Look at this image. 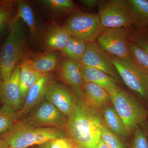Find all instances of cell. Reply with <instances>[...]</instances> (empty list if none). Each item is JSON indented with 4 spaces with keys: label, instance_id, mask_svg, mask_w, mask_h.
<instances>
[{
    "label": "cell",
    "instance_id": "6da1fadb",
    "mask_svg": "<svg viewBox=\"0 0 148 148\" xmlns=\"http://www.w3.org/2000/svg\"><path fill=\"white\" fill-rule=\"evenodd\" d=\"M103 124L100 111L78 99L68 117L66 131L77 148H98Z\"/></svg>",
    "mask_w": 148,
    "mask_h": 148
},
{
    "label": "cell",
    "instance_id": "7a4b0ae2",
    "mask_svg": "<svg viewBox=\"0 0 148 148\" xmlns=\"http://www.w3.org/2000/svg\"><path fill=\"white\" fill-rule=\"evenodd\" d=\"M30 51L26 35L20 18L11 24L8 35L0 49V80L8 79L14 69L20 62L29 59Z\"/></svg>",
    "mask_w": 148,
    "mask_h": 148
},
{
    "label": "cell",
    "instance_id": "3957f363",
    "mask_svg": "<svg viewBox=\"0 0 148 148\" xmlns=\"http://www.w3.org/2000/svg\"><path fill=\"white\" fill-rule=\"evenodd\" d=\"M68 137L62 128L37 127L28 124L23 119L18 120L0 138L13 148H26L41 145L55 138Z\"/></svg>",
    "mask_w": 148,
    "mask_h": 148
},
{
    "label": "cell",
    "instance_id": "277c9868",
    "mask_svg": "<svg viewBox=\"0 0 148 148\" xmlns=\"http://www.w3.org/2000/svg\"><path fill=\"white\" fill-rule=\"evenodd\" d=\"M111 102L123 122L128 135L148 119V110L140 101L119 88L110 94Z\"/></svg>",
    "mask_w": 148,
    "mask_h": 148
},
{
    "label": "cell",
    "instance_id": "5b68a950",
    "mask_svg": "<svg viewBox=\"0 0 148 148\" xmlns=\"http://www.w3.org/2000/svg\"><path fill=\"white\" fill-rule=\"evenodd\" d=\"M112 57L125 84L148 106V71L138 65L131 56L125 59Z\"/></svg>",
    "mask_w": 148,
    "mask_h": 148
},
{
    "label": "cell",
    "instance_id": "8992f818",
    "mask_svg": "<svg viewBox=\"0 0 148 148\" xmlns=\"http://www.w3.org/2000/svg\"><path fill=\"white\" fill-rule=\"evenodd\" d=\"M71 36L86 43L95 42L106 29L98 14L75 12L64 25Z\"/></svg>",
    "mask_w": 148,
    "mask_h": 148
},
{
    "label": "cell",
    "instance_id": "52a82bcc",
    "mask_svg": "<svg viewBox=\"0 0 148 148\" xmlns=\"http://www.w3.org/2000/svg\"><path fill=\"white\" fill-rule=\"evenodd\" d=\"M98 15L106 29L124 28L131 25V18L126 1H100Z\"/></svg>",
    "mask_w": 148,
    "mask_h": 148
},
{
    "label": "cell",
    "instance_id": "ba28073f",
    "mask_svg": "<svg viewBox=\"0 0 148 148\" xmlns=\"http://www.w3.org/2000/svg\"><path fill=\"white\" fill-rule=\"evenodd\" d=\"M23 120L37 127L62 128L66 126L68 117L50 102L44 99L37 104Z\"/></svg>",
    "mask_w": 148,
    "mask_h": 148
},
{
    "label": "cell",
    "instance_id": "9c48e42d",
    "mask_svg": "<svg viewBox=\"0 0 148 148\" xmlns=\"http://www.w3.org/2000/svg\"><path fill=\"white\" fill-rule=\"evenodd\" d=\"M127 35L125 28L106 29L98 37L97 42L110 55L125 59L131 56Z\"/></svg>",
    "mask_w": 148,
    "mask_h": 148
},
{
    "label": "cell",
    "instance_id": "30bf717a",
    "mask_svg": "<svg viewBox=\"0 0 148 148\" xmlns=\"http://www.w3.org/2000/svg\"><path fill=\"white\" fill-rule=\"evenodd\" d=\"M79 63L100 70L115 80L119 78L112 56L98 42L87 43L85 51Z\"/></svg>",
    "mask_w": 148,
    "mask_h": 148
},
{
    "label": "cell",
    "instance_id": "8fae6325",
    "mask_svg": "<svg viewBox=\"0 0 148 148\" xmlns=\"http://www.w3.org/2000/svg\"><path fill=\"white\" fill-rule=\"evenodd\" d=\"M66 86L55 82L48 89L45 99L68 117L76 105L78 98Z\"/></svg>",
    "mask_w": 148,
    "mask_h": 148
},
{
    "label": "cell",
    "instance_id": "7c38bea8",
    "mask_svg": "<svg viewBox=\"0 0 148 148\" xmlns=\"http://www.w3.org/2000/svg\"><path fill=\"white\" fill-rule=\"evenodd\" d=\"M20 72V65L18 64L8 79L0 81V99L3 104L17 112L20 110L23 105L19 86Z\"/></svg>",
    "mask_w": 148,
    "mask_h": 148
},
{
    "label": "cell",
    "instance_id": "4fadbf2b",
    "mask_svg": "<svg viewBox=\"0 0 148 148\" xmlns=\"http://www.w3.org/2000/svg\"><path fill=\"white\" fill-rule=\"evenodd\" d=\"M55 82L53 74H45L38 80L29 89L23 106L18 112L19 119L25 117L36 105L44 99L51 85Z\"/></svg>",
    "mask_w": 148,
    "mask_h": 148
},
{
    "label": "cell",
    "instance_id": "5bb4252c",
    "mask_svg": "<svg viewBox=\"0 0 148 148\" xmlns=\"http://www.w3.org/2000/svg\"><path fill=\"white\" fill-rule=\"evenodd\" d=\"M59 74L62 80L72 88L78 99L82 100L85 83L81 64L67 59L60 65Z\"/></svg>",
    "mask_w": 148,
    "mask_h": 148
},
{
    "label": "cell",
    "instance_id": "9a60e30c",
    "mask_svg": "<svg viewBox=\"0 0 148 148\" xmlns=\"http://www.w3.org/2000/svg\"><path fill=\"white\" fill-rule=\"evenodd\" d=\"M71 37L65 26L53 25L45 29L40 40L43 48L47 52L61 51Z\"/></svg>",
    "mask_w": 148,
    "mask_h": 148
},
{
    "label": "cell",
    "instance_id": "2e32d148",
    "mask_svg": "<svg viewBox=\"0 0 148 148\" xmlns=\"http://www.w3.org/2000/svg\"><path fill=\"white\" fill-rule=\"evenodd\" d=\"M82 101L87 106L100 111L111 101L110 93L103 88L92 83H85Z\"/></svg>",
    "mask_w": 148,
    "mask_h": 148
},
{
    "label": "cell",
    "instance_id": "e0dca14e",
    "mask_svg": "<svg viewBox=\"0 0 148 148\" xmlns=\"http://www.w3.org/2000/svg\"><path fill=\"white\" fill-rule=\"evenodd\" d=\"M16 8L15 19L21 18L27 24L32 40H40L45 29L40 25L34 12L29 2L26 1H16Z\"/></svg>",
    "mask_w": 148,
    "mask_h": 148
},
{
    "label": "cell",
    "instance_id": "ac0fdd59",
    "mask_svg": "<svg viewBox=\"0 0 148 148\" xmlns=\"http://www.w3.org/2000/svg\"><path fill=\"white\" fill-rule=\"evenodd\" d=\"M82 65L83 79L84 83H92L101 86L110 94L119 89L116 80L100 70Z\"/></svg>",
    "mask_w": 148,
    "mask_h": 148
},
{
    "label": "cell",
    "instance_id": "d6986e66",
    "mask_svg": "<svg viewBox=\"0 0 148 148\" xmlns=\"http://www.w3.org/2000/svg\"><path fill=\"white\" fill-rule=\"evenodd\" d=\"M29 66L35 71L42 74L51 73L58 68L59 57L54 51L47 52L34 58L26 60Z\"/></svg>",
    "mask_w": 148,
    "mask_h": 148
},
{
    "label": "cell",
    "instance_id": "ffe728a7",
    "mask_svg": "<svg viewBox=\"0 0 148 148\" xmlns=\"http://www.w3.org/2000/svg\"><path fill=\"white\" fill-rule=\"evenodd\" d=\"M127 6L131 18V25L148 27V1L147 0H127Z\"/></svg>",
    "mask_w": 148,
    "mask_h": 148
},
{
    "label": "cell",
    "instance_id": "44dd1931",
    "mask_svg": "<svg viewBox=\"0 0 148 148\" xmlns=\"http://www.w3.org/2000/svg\"><path fill=\"white\" fill-rule=\"evenodd\" d=\"M102 110L103 123L112 132L120 137L129 136L123 122L113 106L108 105Z\"/></svg>",
    "mask_w": 148,
    "mask_h": 148
},
{
    "label": "cell",
    "instance_id": "7402d4cb",
    "mask_svg": "<svg viewBox=\"0 0 148 148\" xmlns=\"http://www.w3.org/2000/svg\"><path fill=\"white\" fill-rule=\"evenodd\" d=\"M20 67L19 86L21 99L24 103L31 87L44 74L35 71L29 66L26 60L19 64Z\"/></svg>",
    "mask_w": 148,
    "mask_h": 148
},
{
    "label": "cell",
    "instance_id": "603a6c76",
    "mask_svg": "<svg viewBox=\"0 0 148 148\" xmlns=\"http://www.w3.org/2000/svg\"><path fill=\"white\" fill-rule=\"evenodd\" d=\"M38 2L54 16L71 13L75 9V5L71 0H41Z\"/></svg>",
    "mask_w": 148,
    "mask_h": 148
},
{
    "label": "cell",
    "instance_id": "cb8c5ba5",
    "mask_svg": "<svg viewBox=\"0 0 148 148\" xmlns=\"http://www.w3.org/2000/svg\"><path fill=\"white\" fill-rule=\"evenodd\" d=\"M87 43L71 36L61 53L68 60L80 62L86 49Z\"/></svg>",
    "mask_w": 148,
    "mask_h": 148
},
{
    "label": "cell",
    "instance_id": "d4e9b609",
    "mask_svg": "<svg viewBox=\"0 0 148 148\" xmlns=\"http://www.w3.org/2000/svg\"><path fill=\"white\" fill-rule=\"evenodd\" d=\"M18 120V112L3 104L0 108V135L7 131Z\"/></svg>",
    "mask_w": 148,
    "mask_h": 148
},
{
    "label": "cell",
    "instance_id": "484cf974",
    "mask_svg": "<svg viewBox=\"0 0 148 148\" xmlns=\"http://www.w3.org/2000/svg\"><path fill=\"white\" fill-rule=\"evenodd\" d=\"M16 1H0V25L11 24L16 16Z\"/></svg>",
    "mask_w": 148,
    "mask_h": 148
},
{
    "label": "cell",
    "instance_id": "4316f807",
    "mask_svg": "<svg viewBox=\"0 0 148 148\" xmlns=\"http://www.w3.org/2000/svg\"><path fill=\"white\" fill-rule=\"evenodd\" d=\"M130 55L142 68L148 71V53L134 42H128Z\"/></svg>",
    "mask_w": 148,
    "mask_h": 148
},
{
    "label": "cell",
    "instance_id": "83f0119b",
    "mask_svg": "<svg viewBox=\"0 0 148 148\" xmlns=\"http://www.w3.org/2000/svg\"><path fill=\"white\" fill-rule=\"evenodd\" d=\"M101 137L110 148H125L117 135L112 132L104 123L101 129Z\"/></svg>",
    "mask_w": 148,
    "mask_h": 148
},
{
    "label": "cell",
    "instance_id": "f1b7e54d",
    "mask_svg": "<svg viewBox=\"0 0 148 148\" xmlns=\"http://www.w3.org/2000/svg\"><path fill=\"white\" fill-rule=\"evenodd\" d=\"M128 148H148L147 137L140 125L135 129L133 138Z\"/></svg>",
    "mask_w": 148,
    "mask_h": 148
},
{
    "label": "cell",
    "instance_id": "f546056e",
    "mask_svg": "<svg viewBox=\"0 0 148 148\" xmlns=\"http://www.w3.org/2000/svg\"><path fill=\"white\" fill-rule=\"evenodd\" d=\"M50 148H75L73 142L69 137L57 138L49 141Z\"/></svg>",
    "mask_w": 148,
    "mask_h": 148
},
{
    "label": "cell",
    "instance_id": "4dcf8cb0",
    "mask_svg": "<svg viewBox=\"0 0 148 148\" xmlns=\"http://www.w3.org/2000/svg\"><path fill=\"white\" fill-rule=\"evenodd\" d=\"M134 41L135 42V43L148 53V39L135 38Z\"/></svg>",
    "mask_w": 148,
    "mask_h": 148
},
{
    "label": "cell",
    "instance_id": "1f68e13d",
    "mask_svg": "<svg viewBox=\"0 0 148 148\" xmlns=\"http://www.w3.org/2000/svg\"><path fill=\"white\" fill-rule=\"evenodd\" d=\"M100 1L98 0H82L79 2L82 5L88 9L94 8L98 5Z\"/></svg>",
    "mask_w": 148,
    "mask_h": 148
},
{
    "label": "cell",
    "instance_id": "d6a6232c",
    "mask_svg": "<svg viewBox=\"0 0 148 148\" xmlns=\"http://www.w3.org/2000/svg\"><path fill=\"white\" fill-rule=\"evenodd\" d=\"M142 128L145 132L147 137L148 140V118L145 122L143 123V124L140 125Z\"/></svg>",
    "mask_w": 148,
    "mask_h": 148
},
{
    "label": "cell",
    "instance_id": "836d02e7",
    "mask_svg": "<svg viewBox=\"0 0 148 148\" xmlns=\"http://www.w3.org/2000/svg\"><path fill=\"white\" fill-rule=\"evenodd\" d=\"M11 24H6L0 25V36H1L2 34L4 33L7 29H9Z\"/></svg>",
    "mask_w": 148,
    "mask_h": 148
},
{
    "label": "cell",
    "instance_id": "e575fe53",
    "mask_svg": "<svg viewBox=\"0 0 148 148\" xmlns=\"http://www.w3.org/2000/svg\"><path fill=\"white\" fill-rule=\"evenodd\" d=\"M9 145L5 140L0 138V148H7Z\"/></svg>",
    "mask_w": 148,
    "mask_h": 148
},
{
    "label": "cell",
    "instance_id": "d590c367",
    "mask_svg": "<svg viewBox=\"0 0 148 148\" xmlns=\"http://www.w3.org/2000/svg\"><path fill=\"white\" fill-rule=\"evenodd\" d=\"M98 148H110L108 146L106 145V143L103 141V139L101 138L100 139V141H99V144Z\"/></svg>",
    "mask_w": 148,
    "mask_h": 148
},
{
    "label": "cell",
    "instance_id": "8d00e7d4",
    "mask_svg": "<svg viewBox=\"0 0 148 148\" xmlns=\"http://www.w3.org/2000/svg\"><path fill=\"white\" fill-rule=\"evenodd\" d=\"M40 148H50L49 145V141L46 143H43L41 145H40Z\"/></svg>",
    "mask_w": 148,
    "mask_h": 148
},
{
    "label": "cell",
    "instance_id": "74e56055",
    "mask_svg": "<svg viewBox=\"0 0 148 148\" xmlns=\"http://www.w3.org/2000/svg\"><path fill=\"white\" fill-rule=\"evenodd\" d=\"M7 148H12V147H11V146H9Z\"/></svg>",
    "mask_w": 148,
    "mask_h": 148
},
{
    "label": "cell",
    "instance_id": "f35d334b",
    "mask_svg": "<svg viewBox=\"0 0 148 148\" xmlns=\"http://www.w3.org/2000/svg\"><path fill=\"white\" fill-rule=\"evenodd\" d=\"M75 148H77L76 147Z\"/></svg>",
    "mask_w": 148,
    "mask_h": 148
},
{
    "label": "cell",
    "instance_id": "ab89813d",
    "mask_svg": "<svg viewBox=\"0 0 148 148\" xmlns=\"http://www.w3.org/2000/svg\"><path fill=\"white\" fill-rule=\"evenodd\" d=\"M0 100H1V99H0Z\"/></svg>",
    "mask_w": 148,
    "mask_h": 148
}]
</instances>
